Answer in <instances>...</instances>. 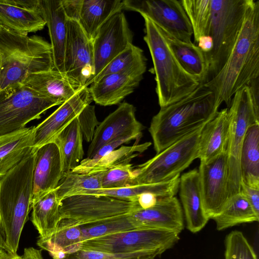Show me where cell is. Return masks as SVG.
<instances>
[{"instance_id": "obj_49", "label": "cell", "mask_w": 259, "mask_h": 259, "mask_svg": "<svg viewBox=\"0 0 259 259\" xmlns=\"http://www.w3.org/2000/svg\"><path fill=\"white\" fill-rule=\"evenodd\" d=\"M12 255L15 254L9 253L5 250L0 249V259H7Z\"/></svg>"}, {"instance_id": "obj_9", "label": "cell", "mask_w": 259, "mask_h": 259, "mask_svg": "<svg viewBox=\"0 0 259 259\" xmlns=\"http://www.w3.org/2000/svg\"><path fill=\"white\" fill-rule=\"evenodd\" d=\"M179 235L165 230L137 228L83 241L79 249L111 253L146 252L159 255L175 245Z\"/></svg>"}, {"instance_id": "obj_44", "label": "cell", "mask_w": 259, "mask_h": 259, "mask_svg": "<svg viewBox=\"0 0 259 259\" xmlns=\"http://www.w3.org/2000/svg\"><path fill=\"white\" fill-rule=\"evenodd\" d=\"M240 193L249 202L255 212L259 215V189L251 187L241 182Z\"/></svg>"}, {"instance_id": "obj_43", "label": "cell", "mask_w": 259, "mask_h": 259, "mask_svg": "<svg viewBox=\"0 0 259 259\" xmlns=\"http://www.w3.org/2000/svg\"><path fill=\"white\" fill-rule=\"evenodd\" d=\"M77 118L83 138L88 142H91L95 131L99 124L95 106L90 104L86 106L78 115Z\"/></svg>"}, {"instance_id": "obj_19", "label": "cell", "mask_w": 259, "mask_h": 259, "mask_svg": "<svg viewBox=\"0 0 259 259\" xmlns=\"http://www.w3.org/2000/svg\"><path fill=\"white\" fill-rule=\"evenodd\" d=\"M64 176L60 150L50 142L37 148L32 179V203L54 190Z\"/></svg>"}, {"instance_id": "obj_26", "label": "cell", "mask_w": 259, "mask_h": 259, "mask_svg": "<svg viewBox=\"0 0 259 259\" xmlns=\"http://www.w3.org/2000/svg\"><path fill=\"white\" fill-rule=\"evenodd\" d=\"M34 127L0 136V178L17 164L33 145Z\"/></svg>"}, {"instance_id": "obj_48", "label": "cell", "mask_w": 259, "mask_h": 259, "mask_svg": "<svg viewBox=\"0 0 259 259\" xmlns=\"http://www.w3.org/2000/svg\"><path fill=\"white\" fill-rule=\"evenodd\" d=\"M21 259H44L41 250L30 247L25 248Z\"/></svg>"}, {"instance_id": "obj_34", "label": "cell", "mask_w": 259, "mask_h": 259, "mask_svg": "<svg viewBox=\"0 0 259 259\" xmlns=\"http://www.w3.org/2000/svg\"><path fill=\"white\" fill-rule=\"evenodd\" d=\"M212 219L215 223L217 229L221 231L243 223L258 222L259 215L238 193L229 198L220 213Z\"/></svg>"}, {"instance_id": "obj_29", "label": "cell", "mask_w": 259, "mask_h": 259, "mask_svg": "<svg viewBox=\"0 0 259 259\" xmlns=\"http://www.w3.org/2000/svg\"><path fill=\"white\" fill-rule=\"evenodd\" d=\"M162 31L170 49L181 67L200 83H203L207 71L204 54L192 42L182 41Z\"/></svg>"}, {"instance_id": "obj_45", "label": "cell", "mask_w": 259, "mask_h": 259, "mask_svg": "<svg viewBox=\"0 0 259 259\" xmlns=\"http://www.w3.org/2000/svg\"><path fill=\"white\" fill-rule=\"evenodd\" d=\"M83 0H61L64 13L69 20L78 22Z\"/></svg>"}, {"instance_id": "obj_36", "label": "cell", "mask_w": 259, "mask_h": 259, "mask_svg": "<svg viewBox=\"0 0 259 259\" xmlns=\"http://www.w3.org/2000/svg\"><path fill=\"white\" fill-rule=\"evenodd\" d=\"M105 170H94L88 172L74 171L64 175L55 189L60 201L65 197L76 195L85 190L102 189V180Z\"/></svg>"}, {"instance_id": "obj_47", "label": "cell", "mask_w": 259, "mask_h": 259, "mask_svg": "<svg viewBox=\"0 0 259 259\" xmlns=\"http://www.w3.org/2000/svg\"><path fill=\"white\" fill-rule=\"evenodd\" d=\"M196 42L204 55L209 53L212 49V39L209 35L200 36Z\"/></svg>"}, {"instance_id": "obj_32", "label": "cell", "mask_w": 259, "mask_h": 259, "mask_svg": "<svg viewBox=\"0 0 259 259\" xmlns=\"http://www.w3.org/2000/svg\"><path fill=\"white\" fill-rule=\"evenodd\" d=\"M241 182L259 189V123L248 127L240 155Z\"/></svg>"}, {"instance_id": "obj_30", "label": "cell", "mask_w": 259, "mask_h": 259, "mask_svg": "<svg viewBox=\"0 0 259 259\" xmlns=\"http://www.w3.org/2000/svg\"><path fill=\"white\" fill-rule=\"evenodd\" d=\"M82 241L81 227L61 219L56 231L47 238H38L36 244L53 257L78 250Z\"/></svg>"}, {"instance_id": "obj_40", "label": "cell", "mask_w": 259, "mask_h": 259, "mask_svg": "<svg viewBox=\"0 0 259 259\" xmlns=\"http://www.w3.org/2000/svg\"><path fill=\"white\" fill-rule=\"evenodd\" d=\"M224 243V259H258L252 246L241 231L229 233Z\"/></svg>"}, {"instance_id": "obj_14", "label": "cell", "mask_w": 259, "mask_h": 259, "mask_svg": "<svg viewBox=\"0 0 259 259\" xmlns=\"http://www.w3.org/2000/svg\"><path fill=\"white\" fill-rule=\"evenodd\" d=\"M227 150L207 162L200 161L198 169L204 211L212 219L222 211L229 199Z\"/></svg>"}, {"instance_id": "obj_24", "label": "cell", "mask_w": 259, "mask_h": 259, "mask_svg": "<svg viewBox=\"0 0 259 259\" xmlns=\"http://www.w3.org/2000/svg\"><path fill=\"white\" fill-rule=\"evenodd\" d=\"M143 77L121 73L103 76L91 84L89 89L92 100L104 106L118 104L134 92Z\"/></svg>"}, {"instance_id": "obj_12", "label": "cell", "mask_w": 259, "mask_h": 259, "mask_svg": "<svg viewBox=\"0 0 259 259\" xmlns=\"http://www.w3.org/2000/svg\"><path fill=\"white\" fill-rule=\"evenodd\" d=\"M123 9L147 17L177 39L191 43L193 30L188 16L177 0H124Z\"/></svg>"}, {"instance_id": "obj_21", "label": "cell", "mask_w": 259, "mask_h": 259, "mask_svg": "<svg viewBox=\"0 0 259 259\" xmlns=\"http://www.w3.org/2000/svg\"><path fill=\"white\" fill-rule=\"evenodd\" d=\"M179 190L187 228L192 233L198 232L209 219L203 207L198 169H192L180 177Z\"/></svg>"}, {"instance_id": "obj_39", "label": "cell", "mask_w": 259, "mask_h": 259, "mask_svg": "<svg viewBox=\"0 0 259 259\" xmlns=\"http://www.w3.org/2000/svg\"><path fill=\"white\" fill-rule=\"evenodd\" d=\"M135 144L131 146H122L103 156L89 171L106 170L110 168L122 164L130 163L132 159L139 155L151 145L150 142Z\"/></svg>"}, {"instance_id": "obj_53", "label": "cell", "mask_w": 259, "mask_h": 259, "mask_svg": "<svg viewBox=\"0 0 259 259\" xmlns=\"http://www.w3.org/2000/svg\"><path fill=\"white\" fill-rule=\"evenodd\" d=\"M1 28H2V26L0 25V30H1Z\"/></svg>"}, {"instance_id": "obj_6", "label": "cell", "mask_w": 259, "mask_h": 259, "mask_svg": "<svg viewBox=\"0 0 259 259\" xmlns=\"http://www.w3.org/2000/svg\"><path fill=\"white\" fill-rule=\"evenodd\" d=\"M249 2L211 0L208 35L212 39L213 48L205 55L207 71L204 83L216 76L225 64L243 25Z\"/></svg>"}, {"instance_id": "obj_1", "label": "cell", "mask_w": 259, "mask_h": 259, "mask_svg": "<svg viewBox=\"0 0 259 259\" xmlns=\"http://www.w3.org/2000/svg\"><path fill=\"white\" fill-rule=\"evenodd\" d=\"M259 78V1L250 0L243 25L225 64L203 84L228 106L235 93Z\"/></svg>"}, {"instance_id": "obj_16", "label": "cell", "mask_w": 259, "mask_h": 259, "mask_svg": "<svg viewBox=\"0 0 259 259\" xmlns=\"http://www.w3.org/2000/svg\"><path fill=\"white\" fill-rule=\"evenodd\" d=\"M136 108L127 102L122 103L96 127L89 146L88 157H93L103 146L112 141L125 136L140 139L145 128L136 117Z\"/></svg>"}, {"instance_id": "obj_37", "label": "cell", "mask_w": 259, "mask_h": 259, "mask_svg": "<svg viewBox=\"0 0 259 259\" xmlns=\"http://www.w3.org/2000/svg\"><path fill=\"white\" fill-rule=\"evenodd\" d=\"M80 227L82 241L137 229L131 213L114 217Z\"/></svg>"}, {"instance_id": "obj_50", "label": "cell", "mask_w": 259, "mask_h": 259, "mask_svg": "<svg viewBox=\"0 0 259 259\" xmlns=\"http://www.w3.org/2000/svg\"><path fill=\"white\" fill-rule=\"evenodd\" d=\"M0 249L5 250L7 251V247L6 245L5 241L2 232L0 230Z\"/></svg>"}, {"instance_id": "obj_31", "label": "cell", "mask_w": 259, "mask_h": 259, "mask_svg": "<svg viewBox=\"0 0 259 259\" xmlns=\"http://www.w3.org/2000/svg\"><path fill=\"white\" fill-rule=\"evenodd\" d=\"M60 205L55 190L32 203L30 221L38 232V238H47L57 229L61 220Z\"/></svg>"}, {"instance_id": "obj_4", "label": "cell", "mask_w": 259, "mask_h": 259, "mask_svg": "<svg viewBox=\"0 0 259 259\" xmlns=\"http://www.w3.org/2000/svg\"><path fill=\"white\" fill-rule=\"evenodd\" d=\"M0 53L3 57L0 90L22 83L30 74L54 69L51 44L37 35L19 34L2 26Z\"/></svg>"}, {"instance_id": "obj_33", "label": "cell", "mask_w": 259, "mask_h": 259, "mask_svg": "<svg viewBox=\"0 0 259 259\" xmlns=\"http://www.w3.org/2000/svg\"><path fill=\"white\" fill-rule=\"evenodd\" d=\"M165 182L154 184H137L118 189L85 190L77 194L106 195L118 198H137L141 194L152 193L159 198L175 196L179 191L180 176Z\"/></svg>"}, {"instance_id": "obj_17", "label": "cell", "mask_w": 259, "mask_h": 259, "mask_svg": "<svg viewBox=\"0 0 259 259\" xmlns=\"http://www.w3.org/2000/svg\"><path fill=\"white\" fill-rule=\"evenodd\" d=\"M0 25L27 35L46 25L40 0H0Z\"/></svg>"}, {"instance_id": "obj_41", "label": "cell", "mask_w": 259, "mask_h": 259, "mask_svg": "<svg viewBox=\"0 0 259 259\" xmlns=\"http://www.w3.org/2000/svg\"><path fill=\"white\" fill-rule=\"evenodd\" d=\"M156 254L139 252L111 253L94 250H78L53 257V259H155Z\"/></svg>"}, {"instance_id": "obj_5", "label": "cell", "mask_w": 259, "mask_h": 259, "mask_svg": "<svg viewBox=\"0 0 259 259\" xmlns=\"http://www.w3.org/2000/svg\"><path fill=\"white\" fill-rule=\"evenodd\" d=\"M144 40L152 59L158 103L163 107L186 97L200 84L181 67L170 49L162 30L147 17Z\"/></svg>"}, {"instance_id": "obj_25", "label": "cell", "mask_w": 259, "mask_h": 259, "mask_svg": "<svg viewBox=\"0 0 259 259\" xmlns=\"http://www.w3.org/2000/svg\"><path fill=\"white\" fill-rule=\"evenodd\" d=\"M229 128L228 108L218 112L203 127L198 146V158L207 162L227 150Z\"/></svg>"}, {"instance_id": "obj_35", "label": "cell", "mask_w": 259, "mask_h": 259, "mask_svg": "<svg viewBox=\"0 0 259 259\" xmlns=\"http://www.w3.org/2000/svg\"><path fill=\"white\" fill-rule=\"evenodd\" d=\"M146 61L143 51L132 44L108 63L94 81L113 73L143 76L146 70Z\"/></svg>"}, {"instance_id": "obj_3", "label": "cell", "mask_w": 259, "mask_h": 259, "mask_svg": "<svg viewBox=\"0 0 259 259\" xmlns=\"http://www.w3.org/2000/svg\"><path fill=\"white\" fill-rule=\"evenodd\" d=\"M37 148L0 178V230L7 251L17 254L21 233L32 209V179Z\"/></svg>"}, {"instance_id": "obj_42", "label": "cell", "mask_w": 259, "mask_h": 259, "mask_svg": "<svg viewBox=\"0 0 259 259\" xmlns=\"http://www.w3.org/2000/svg\"><path fill=\"white\" fill-rule=\"evenodd\" d=\"M134 179L132 164L118 165L105 171L101 189H118L133 186Z\"/></svg>"}, {"instance_id": "obj_7", "label": "cell", "mask_w": 259, "mask_h": 259, "mask_svg": "<svg viewBox=\"0 0 259 259\" xmlns=\"http://www.w3.org/2000/svg\"><path fill=\"white\" fill-rule=\"evenodd\" d=\"M190 133L133 169V185L169 181L198 158V146L203 126Z\"/></svg>"}, {"instance_id": "obj_52", "label": "cell", "mask_w": 259, "mask_h": 259, "mask_svg": "<svg viewBox=\"0 0 259 259\" xmlns=\"http://www.w3.org/2000/svg\"><path fill=\"white\" fill-rule=\"evenodd\" d=\"M3 66V57L1 53H0V74L1 72L2 68Z\"/></svg>"}, {"instance_id": "obj_22", "label": "cell", "mask_w": 259, "mask_h": 259, "mask_svg": "<svg viewBox=\"0 0 259 259\" xmlns=\"http://www.w3.org/2000/svg\"><path fill=\"white\" fill-rule=\"evenodd\" d=\"M22 83L39 95L61 104L82 88L65 73L55 69L30 74Z\"/></svg>"}, {"instance_id": "obj_23", "label": "cell", "mask_w": 259, "mask_h": 259, "mask_svg": "<svg viewBox=\"0 0 259 259\" xmlns=\"http://www.w3.org/2000/svg\"><path fill=\"white\" fill-rule=\"evenodd\" d=\"M40 1L51 39L54 69L65 73L64 56L68 18L64 13L61 0Z\"/></svg>"}, {"instance_id": "obj_38", "label": "cell", "mask_w": 259, "mask_h": 259, "mask_svg": "<svg viewBox=\"0 0 259 259\" xmlns=\"http://www.w3.org/2000/svg\"><path fill=\"white\" fill-rule=\"evenodd\" d=\"M191 23L195 41L208 35L211 17V0H181Z\"/></svg>"}, {"instance_id": "obj_11", "label": "cell", "mask_w": 259, "mask_h": 259, "mask_svg": "<svg viewBox=\"0 0 259 259\" xmlns=\"http://www.w3.org/2000/svg\"><path fill=\"white\" fill-rule=\"evenodd\" d=\"M137 198L96 194L68 196L60 201L61 218L79 226L95 223L141 208Z\"/></svg>"}, {"instance_id": "obj_15", "label": "cell", "mask_w": 259, "mask_h": 259, "mask_svg": "<svg viewBox=\"0 0 259 259\" xmlns=\"http://www.w3.org/2000/svg\"><path fill=\"white\" fill-rule=\"evenodd\" d=\"M133 39V33L121 12L112 16L100 27L92 40L95 79L108 63L132 44Z\"/></svg>"}, {"instance_id": "obj_8", "label": "cell", "mask_w": 259, "mask_h": 259, "mask_svg": "<svg viewBox=\"0 0 259 259\" xmlns=\"http://www.w3.org/2000/svg\"><path fill=\"white\" fill-rule=\"evenodd\" d=\"M228 114L229 121L227 147L229 198L240 193L241 183L240 155L244 139L249 125L259 123L249 88L244 86L233 96Z\"/></svg>"}, {"instance_id": "obj_27", "label": "cell", "mask_w": 259, "mask_h": 259, "mask_svg": "<svg viewBox=\"0 0 259 259\" xmlns=\"http://www.w3.org/2000/svg\"><path fill=\"white\" fill-rule=\"evenodd\" d=\"M123 9V1L83 0L78 23L93 40L100 27Z\"/></svg>"}, {"instance_id": "obj_13", "label": "cell", "mask_w": 259, "mask_h": 259, "mask_svg": "<svg viewBox=\"0 0 259 259\" xmlns=\"http://www.w3.org/2000/svg\"><path fill=\"white\" fill-rule=\"evenodd\" d=\"M65 74L81 88L93 82L95 66L92 40L78 22L68 19L64 56Z\"/></svg>"}, {"instance_id": "obj_10", "label": "cell", "mask_w": 259, "mask_h": 259, "mask_svg": "<svg viewBox=\"0 0 259 259\" xmlns=\"http://www.w3.org/2000/svg\"><path fill=\"white\" fill-rule=\"evenodd\" d=\"M59 102L42 97L21 83L0 90V136L18 131L30 121L40 118Z\"/></svg>"}, {"instance_id": "obj_54", "label": "cell", "mask_w": 259, "mask_h": 259, "mask_svg": "<svg viewBox=\"0 0 259 259\" xmlns=\"http://www.w3.org/2000/svg\"><path fill=\"white\" fill-rule=\"evenodd\" d=\"M20 259H21V258H20Z\"/></svg>"}, {"instance_id": "obj_28", "label": "cell", "mask_w": 259, "mask_h": 259, "mask_svg": "<svg viewBox=\"0 0 259 259\" xmlns=\"http://www.w3.org/2000/svg\"><path fill=\"white\" fill-rule=\"evenodd\" d=\"M77 116L51 141L60 150L64 175L77 166L83 156V137Z\"/></svg>"}, {"instance_id": "obj_2", "label": "cell", "mask_w": 259, "mask_h": 259, "mask_svg": "<svg viewBox=\"0 0 259 259\" xmlns=\"http://www.w3.org/2000/svg\"><path fill=\"white\" fill-rule=\"evenodd\" d=\"M220 106L213 92L200 83L186 97L160 108L149 128L156 153L205 125L216 115Z\"/></svg>"}, {"instance_id": "obj_46", "label": "cell", "mask_w": 259, "mask_h": 259, "mask_svg": "<svg viewBox=\"0 0 259 259\" xmlns=\"http://www.w3.org/2000/svg\"><path fill=\"white\" fill-rule=\"evenodd\" d=\"M159 198L152 193H144L138 197V202L142 209L150 208L156 204Z\"/></svg>"}, {"instance_id": "obj_20", "label": "cell", "mask_w": 259, "mask_h": 259, "mask_svg": "<svg viewBox=\"0 0 259 259\" xmlns=\"http://www.w3.org/2000/svg\"><path fill=\"white\" fill-rule=\"evenodd\" d=\"M137 228L165 230L180 234L184 228V214L175 196L159 199L153 206L131 213Z\"/></svg>"}, {"instance_id": "obj_18", "label": "cell", "mask_w": 259, "mask_h": 259, "mask_svg": "<svg viewBox=\"0 0 259 259\" xmlns=\"http://www.w3.org/2000/svg\"><path fill=\"white\" fill-rule=\"evenodd\" d=\"M92 101L89 88H82L49 117L35 126L33 147L38 148L51 142Z\"/></svg>"}, {"instance_id": "obj_51", "label": "cell", "mask_w": 259, "mask_h": 259, "mask_svg": "<svg viewBox=\"0 0 259 259\" xmlns=\"http://www.w3.org/2000/svg\"><path fill=\"white\" fill-rule=\"evenodd\" d=\"M21 256L18 255V254L12 255L7 259H20Z\"/></svg>"}]
</instances>
